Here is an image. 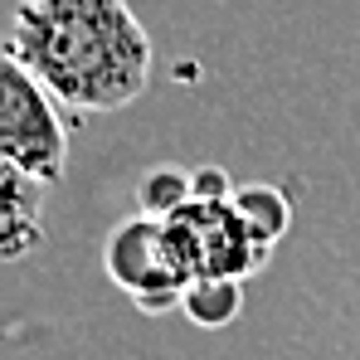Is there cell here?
<instances>
[{
	"instance_id": "1",
	"label": "cell",
	"mask_w": 360,
	"mask_h": 360,
	"mask_svg": "<svg viewBox=\"0 0 360 360\" xmlns=\"http://www.w3.org/2000/svg\"><path fill=\"white\" fill-rule=\"evenodd\" d=\"M5 54L68 112L131 108L156 68V44L131 0H20Z\"/></svg>"
},
{
	"instance_id": "2",
	"label": "cell",
	"mask_w": 360,
	"mask_h": 360,
	"mask_svg": "<svg viewBox=\"0 0 360 360\" xmlns=\"http://www.w3.org/2000/svg\"><path fill=\"white\" fill-rule=\"evenodd\" d=\"M0 161L39 185H59L68 171V122L59 103L10 54L0 63Z\"/></svg>"
},
{
	"instance_id": "3",
	"label": "cell",
	"mask_w": 360,
	"mask_h": 360,
	"mask_svg": "<svg viewBox=\"0 0 360 360\" xmlns=\"http://www.w3.org/2000/svg\"><path fill=\"white\" fill-rule=\"evenodd\" d=\"M103 273L112 278V288H122L146 316L161 311H180L185 288L195 283L171 253V234L161 219L131 214L112 224V234L103 239Z\"/></svg>"
},
{
	"instance_id": "4",
	"label": "cell",
	"mask_w": 360,
	"mask_h": 360,
	"mask_svg": "<svg viewBox=\"0 0 360 360\" xmlns=\"http://www.w3.org/2000/svg\"><path fill=\"white\" fill-rule=\"evenodd\" d=\"M0 253L20 263L44 243V185L0 161Z\"/></svg>"
},
{
	"instance_id": "5",
	"label": "cell",
	"mask_w": 360,
	"mask_h": 360,
	"mask_svg": "<svg viewBox=\"0 0 360 360\" xmlns=\"http://www.w3.org/2000/svg\"><path fill=\"white\" fill-rule=\"evenodd\" d=\"M229 210L239 214V224L253 234V243H258L263 253H273L278 239L292 229V200H288V190L273 185V180H248V185H239L234 200H229Z\"/></svg>"
},
{
	"instance_id": "6",
	"label": "cell",
	"mask_w": 360,
	"mask_h": 360,
	"mask_svg": "<svg viewBox=\"0 0 360 360\" xmlns=\"http://www.w3.org/2000/svg\"><path fill=\"white\" fill-rule=\"evenodd\" d=\"M190 205H195V171H185V166H151L136 180V214H146V219L171 224Z\"/></svg>"
},
{
	"instance_id": "7",
	"label": "cell",
	"mask_w": 360,
	"mask_h": 360,
	"mask_svg": "<svg viewBox=\"0 0 360 360\" xmlns=\"http://www.w3.org/2000/svg\"><path fill=\"white\" fill-rule=\"evenodd\" d=\"M180 311H185L195 326L219 331V326H229L243 311V283L239 278H195V283L185 288V297H180Z\"/></svg>"
},
{
	"instance_id": "8",
	"label": "cell",
	"mask_w": 360,
	"mask_h": 360,
	"mask_svg": "<svg viewBox=\"0 0 360 360\" xmlns=\"http://www.w3.org/2000/svg\"><path fill=\"white\" fill-rule=\"evenodd\" d=\"M234 190H239V185L229 180L224 166H200V171H195V205H229Z\"/></svg>"
}]
</instances>
